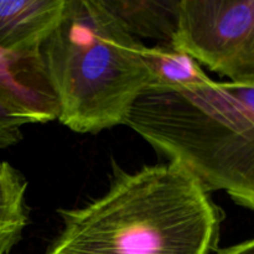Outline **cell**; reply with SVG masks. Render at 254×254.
<instances>
[{"mask_svg":"<svg viewBox=\"0 0 254 254\" xmlns=\"http://www.w3.org/2000/svg\"><path fill=\"white\" fill-rule=\"evenodd\" d=\"M59 215L45 254H213L222 222L210 191L173 161L116 166L106 193Z\"/></svg>","mask_w":254,"mask_h":254,"instance_id":"6da1fadb","label":"cell"},{"mask_svg":"<svg viewBox=\"0 0 254 254\" xmlns=\"http://www.w3.org/2000/svg\"><path fill=\"white\" fill-rule=\"evenodd\" d=\"M124 124L208 191H223L254 212V84L211 79L150 88Z\"/></svg>","mask_w":254,"mask_h":254,"instance_id":"7a4b0ae2","label":"cell"},{"mask_svg":"<svg viewBox=\"0 0 254 254\" xmlns=\"http://www.w3.org/2000/svg\"><path fill=\"white\" fill-rule=\"evenodd\" d=\"M144 47L103 0H66L61 21L40 50L57 121L79 134L126 123L151 87Z\"/></svg>","mask_w":254,"mask_h":254,"instance_id":"3957f363","label":"cell"},{"mask_svg":"<svg viewBox=\"0 0 254 254\" xmlns=\"http://www.w3.org/2000/svg\"><path fill=\"white\" fill-rule=\"evenodd\" d=\"M173 46L230 82L254 84V0H180Z\"/></svg>","mask_w":254,"mask_h":254,"instance_id":"277c9868","label":"cell"},{"mask_svg":"<svg viewBox=\"0 0 254 254\" xmlns=\"http://www.w3.org/2000/svg\"><path fill=\"white\" fill-rule=\"evenodd\" d=\"M0 101L34 124L57 121V102L41 56H16L0 49Z\"/></svg>","mask_w":254,"mask_h":254,"instance_id":"5b68a950","label":"cell"},{"mask_svg":"<svg viewBox=\"0 0 254 254\" xmlns=\"http://www.w3.org/2000/svg\"><path fill=\"white\" fill-rule=\"evenodd\" d=\"M64 6L66 0H0V49L16 56H40Z\"/></svg>","mask_w":254,"mask_h":254,"instance_id":"8992f818","label":"cell"},{"mask_svg":"<svg viewBox=\"0 0 254 254\" xmlns=\"http://www.w3.org/2000/svg\"><path fill=\"white\" fill-rule=\"evenodd\" d=\"M106 6L135 37L173 45L180 0H103Z\"/></svg>","mask_w":254,"mask_h":254,"instance_id":"52a82bcc","label":"cell"},{"mask_svg":"<svg viewBox=\"0 0 254 254\" xmlns=\"http://www.w3.org/2000/svg\"><path fill=\"white\" fill-rule=\"evenodd\" d=\"M27 180L6 161L0 163V254H9L21 241L30 221Z\"/></svg>","mask_w":254,"mask_h":254,"instance_id":"ba28073f","label":"cell"},{"mask_svg":"<svg viewBox=\"0 0 254 254\" xmlns=\"http://www.w3.org/2000/svg\"><path fill=\"white\" fill-rule=\"evenodd\" d=\"M143 56L151 76L150 88L200 86L212 79L195 59L173 45L145 46Z\"/></svg>","mask_w":254,"mask_h":254,"instance_id":"9c48e42d","label":"cell"},{"mask_svg":"<svg viewBox=\"0 0 254 254\" xmlns=\"http://www.w3.org/2000/svg\"><path fill=\"white\" fill-rule=\"evenodd\" d=\"M27 124H34V122L0 101V150L20 143L24 136L22 127Z\"/></svg>","mask_w":254,"mask_h":254,"instance_id":"30bf717a","label":"cell"},{"mask_svg":"<svg viewBox=\"0 0 254 254\" xmlns=\"http://www.w3.org/2000/svg\"><path fill=\"white\" fill-rule=\"evenodd\" d=\"M213 254H254V238L237 243L231 247L217 250Z\"/></svg>","mask_w":254,"mask_h":254,"instance_id":"8fae6325","label":"cell"},{"mask_svg":"<svg viewBox=\"0 0 254 254\" xmlns=\"http://www.w3.org/2000/svg\"><path fill=\"white\" fill-rule=\"evenodd\" d=\"M0 163H1V161H0Z\"/></svg>","mask_w":254,"mask_h":254,"instance_id":"7c38bea8","label":"cell"}]
</instances>
